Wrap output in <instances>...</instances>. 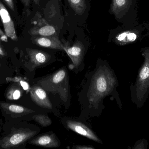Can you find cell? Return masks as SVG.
<instances>
[{"label": "cell", "mask_w": 149, "mask_h": 149, "mask_svg": "<svg viewBox=\"0 0 149 149\" xmlns=\"http://www.w3.org/2000/svg\"><path fill=\"white\" fill-rule=\"evenodd\" d=\"M36 133V131H27L14 134L10 138L8 145L15 146L20 144L33 136Z\"/></svg>", "instance_id": "obj_14"}, {"label": "cell", "mask_w": 149, "mask_h": 149, "mask_svg": "<svg viewBox=\"0 0 149 149\" xmlns=\"http://www.w3.org/2000/svg\"><path fill=\"white\" fill-rule=\"evenodd\" d=\"M149 37V22H144L133 27L121 26L113 31L112 41L119 45L141 42Z\"/></svg>", "instance_id": "obj_4"}, {"label": "cell", "mask_w": 149, "mask_h": 149, "mask_svg": "<svg viewBox=\"0 0 149 149\" xmlns=\"http://www.w3.org/2000/svg\"><path fill=\"white\" fill-rule=\"evenodd\" d=\"M65 124L69 129L75 133L98 143H102V141L93 131L82 122L74 120H68L65 121Z\"/></svg>", "instance_id": "obj_7"}, {"label": "cell", "mask_w": 149, "mask_h": 149, "mask_svg": "<svg viewBox=\"0 0 149 149\" xmlns=\"http://www.w3.org/2000/svg\"><path fill=\"white\" fill-rule=\"evenodd\" d=\"M64 51L71 59L74 68L79 69L83 62L85 53L84 45L80 41H77L72 46H70L68 43L64 44Z\"/></svg>", "instance_id": "obj_6"}, {"label": "cell", "mask_w": 149, "mask_h": 149, "mask_svg": "<svg viewBox=\"0 0 149 149\" xmlns=\"http://www.w3.org/2000/svg\"><path fill=\"white\" fill-rule=\"evenodd\" d=\"M144 61L138 71L134 84L130 86L131 101L137 108L143 106L149 94V46L141 50Z\"/></svg>", "instance_id": "obj_2"}, {"label": "cell", "mask_w": 149, "mask_h": 149, "mask_svg": "<svg viewBox=\"0 0 149 149\" xmlns=\"http://www.w3.org/2000/svg\"><path fill=\"white\" fill-rule=\"evenodd\" d=\"M69 3L76 14L81 15L86 8V0H68Z\"/></svg>", "instance_id": "obj_15"}, {"label": "cell", "mask_w": 149, "mask_h": 149, "mask_svg": "<svg viewBox=\"0 0 149 149\" xmlns=\"http://www.w3.org/2000/svg\"><path fill=\"white\" fill-rule=\"evenodd\" d=\"M29 53L31 62L36 66L45 64L50 59L49 54L39 50H30Z\"/></svg>", "instance_id": "obj_13"}, {"label": "cell", "mask_w": 149, "mask_h": 149, "mask_svg": "<svg viewBox=\"0 0 149 149\" xmlns=\"http://www.w3.org/2000/svg\"><path fill=\"white\" fill-rule=\"evenodd\" d=\"M13 99L15 100H17L21 97V92L19 90H16L13 94Z\"/></svg>", "instance_id": "obj_20"}, {"label": "cell", "mask_w": 149, "mask_h": 149, "mask_svg": "<svg viewBox=\"0 0 149 149\" xmlns=\"http://www.w3.org/2000/svg\"><path fill=\"white\" fill-rule=\"evenodd\" d=\"M38 84L46 92L58 94L65 105H69L70 100L69 74L65 67L46 76L38 81Z\"/></svg>", "instance_id": "obj_3"}, {"label": "cell", "mask_w": 149, "mask_h": 149, "mask_svg": "<svg viewBox=\"0 0 149 149\" xmlns=\"http://www.w3.org/2000/svg\"><path fill=\"white\" fill-rule=\"evenodd\" d=\"M34 120L44 127L50 126L52 123L51 120L48 116L44 115H38L33 117Z\"/></svg>", "instance_id": "obj_16"}, {"label": "cell", "mask_w": 149, "mask_h": 149, "mask_svg": "<svg viewBox=\"0 0 149 149\" xmlns=\"http://www.w3.org/2000/svg\"><path fill=\"white\" fill-rule=\"evenodd\" d=\"M73 148L76 149H95V148L90 146H76L73 147Z\"/></svg>", "instance_id": "obj_19"}, {"label": "cell", "mask_w": 149, "mask_h": 149, "mask_svg": "<svg viewBox=\"0 0 149 149\" xmlns=\"http://www.w3.org/2000/svg\"><path fill=\"white\" fill-rule=\"evenodd\" d=\"M31 142L37 146L46 148H58L60 145V141L53 133L42 135L32 141Z\"/></svg>", "instance_id": "obj_11"}, {"label": "cell", "mask_w": 149, "mask_h": 149, "mask_svg": "<svg viewBox=\"0 0 149 149\" xmlns=\"http://www.w3.org/2000/svg\"><path fill=\"white\" fill-rule=\"evenodd\" d=\"M34 2L36 3V4H38V0H33Z\"/></svg>", "instance_id": "obj_25"}, {"label": "cell", "mask_w": 149, "mask_h": 149, "mask_svg": "<svg viewBox=\"0 0 149 149\" xmlns=\"http://www.w3.org/2000/svg\"><path fill=\"white\" fill-rule=\"evenodd\" d=\"M34 42L41 47L64 50L63 44L59 40L56 35L38 36L34 38Z\"/></svg>", "instance_id": "obj_9"}, {"label": "cell", "mask_w": 149, "mask_h": 149, "mask_svg": "<svg viewBox=\"0 0 149 149\" xmlns=\"http://www.w3.org/2000/svg\"><path fill=\"white\" fill-rule=\"evenodd\" d=\"M21 1L25 7H28L30 6L31 0H21Z\"/></svg>", "instance_id": "obj_23"}, {"label": "cell", "mask_w": 149, "mask_h": 149, "mask_svg": "<svg viewBox=\"0 0 149 149\" xmlns=\"http://www.w3.org/2000/svg\"><path fill=\"white\" fill-rule=\"evenodd\" d=\"M31 97L34 101L41 107L52 109V105L46 93V91L40 86H36L31 89Z\"/></svg>", "instance_id": "obj_10"}, {"label": "cell", "mask_w": 149, "mask_h": 149, "mask_svg": "<svg viewBox=\"0 0 149 149\" xmlns=\"http://www.w3.org/2000/svg\"><path fill=\"white\" fill-rule=\"evenodd\" d=\"M0 38L2 41H5V42L8 41V38L7 36L2 31L1 29H0Z\"/></svg>", "instance_id": "obj_21"}, {"label": "cell", "mask_w": 149, "mask_h": 149, "mask_svg": "<svg viewBox=\"0 0 149 149\" xmlns=\"http://www.w3.org/2000/svg\"><path fill=\"white\" fill-rule=\"evenodd\" d=\"M0 55H3V51L1 49V47H0Z\"/></svg>", "instance_id": "obj_24"}, {"label": "cell", "mask_w": 149, "mask_h": 149, "mask_svg": "<svg viewBox=\"0 0 149 149\" xmlns=\"http://www.w3.org/2000/svg\"><path fill=\"white\" fill-rule=\"evenodd\" d=\"M0 17L3 24L5 35L14 41H17V37L15 29V24L8 11L0 2Z\"/></svg>", "instance_id": "obj_8"}, {"label": "cell", "mask_w": 149, "mask_h": 149, "mask_svg": "<svg viewBox=\"0 0 149 149\" xmlns=\"http://www.w3.org/2000/svg\"><path fill=\"white\" fill-rule=\"evenodd\" d=\"M117 78L108 65H98L90 77L84 95L86 106L95 111L105 97L110 95L118 86Z\"/></svg>", "instance_id": "obj_1"}, {"label": "cell", "mask_w": 149, "mask_h": 149, "mask_svg": "<svg viewBox=\"0 0 149 149\" xmlns=\"http://www.w3.org/2000/svg\"><path fill=\"white\" fill-rule=\"evenodd\" d=\"M20 84L24 90H27L29 89V85L27 82H25V81H21L20 82Z\"/></svg>", "instance_id": "obj_22"}, {"label": "cell", "mask_w": 149, "mask_h": 149, "mask_svg": "<svg viewBox=\"0 0 149 149\" xmlns=\"http://www.w3.org/2000/svg\"><path fill=\"white\" fill-rule=\"evenodd\" d=\"M110 12L124 27H133L139 23L137 21V0H112Z\"/></svg>", "instance_id": "obj_5"}, {"label": "cell", "mask_w": 149, "mask_h": 149, "mask_svg": "<svg viewBox=\"0 0 149 149\" xmlns=\"http://www.w3.org/2000/svg\"><path fill=\"white\" fill-rule=\"evenodd\" d=\"M4 1L7 3L9 8L13 11H15V5H14L13 0H4Z\"/></svg>", "instance_id": "obj_18"}, {"label": "cell", "mask_w": 149, "mask_h": 149, "mask_svg": "<svg viewBox=\"0 0 149 149\" xmlns=\"http://www.w3.org/2000/svg\"><path fill=\"white\" fill-rule=\"evenodd\" d=\"M9 109L10 112L17 113H22L24 111V109L22 107L16 105H11L9 107Z\"/></svg>", "instance_id": "obj_17"}, {"label": "cell", "mask_w": 149, "mask_h": 149, "mask_svg": "<svg viewBox=\"0 0 149 149\" xmlns=\"http://www.w3.org/2000/svg\"><path fill=\"white\" fill-rule=\"evenodd\" d=\"M31 35L37 36H51L56 35V29L54 26L44 22L43 24L35 26L29 31Z\"/></svg>", "instance_id": "obj_12"}]
</instances>
